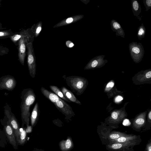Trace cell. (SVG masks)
<instances>
[{"mask_svg": "<svg viewBox=\"0 0 151 151\" xmlns=\"http://www.w3.org/2000/svg\"><path fill=\"white\" fill-rule=\"evenodd\" d=\"M9 51V50L7 47L4 46L0 48V56L7 54Z\"/></svg>", "mask_w": 151, "mask_h": 151, "instance_id": "27", "label": "cell"}, {"mask_svg": "<svg viewBox=\"0 0 151 151\" xmlns=\"http://www.w3.org/2000/svg\"><path fill=\"white\" fill-rule=\"evenodd\" d=\"M111 28L113 31L116 32V36H120L124 38L125 33L120 24L116 20L112 19L110 23Z\"/></svg>", "mask_w": 151, "mask_h": 151, "instance_id": "15", "label": "cell"}, {"mask_svg": "<svg viewBox=\"0 0 151 151\" xmlns=\"http://www.w3.org/2000/svg\"><path fill=\"white\" fill-rule=\"evenodd\" d=\"M146 151H151V142L150 140L148 142L146 146Z\"/></svg>", "mask_w": 151, "mask_h": 151, "instance_id": "30", "label": "cell"}, {"mask_svg": "<svg viewBox=\"0 0 151 151\" xmlns=\"http://www.w3.org/2000/svg\"><path fill=\"white\" fill-rule=\"evenodd\" d=\"M6 135L10 144L13 146L14 149H17V144L16 141L14 132L9 122H7V124L4 127Z\"/></svg>", "mask_w": 151, "mask_h": 151, "instance_id": "10", "label": "cell"}, {"mask_svg": "<svg viewBox=\"0 0 151 151\" xmlns=\"http://www.w3.org/2000/svg\"><path fill=\"white\" fill-rule=\"evenodd\" d=\"M14 34V32H13L11 29L7 30H0V39L10 38Z\"/></svg>", "mask_w": 151, "mask_h": 151, "instance_id": "22", "label": "cell"}, {"mask_svg": "<svg viewBox=\"0 0 151 151\" xmlns=\"http://www.w3.org/2000/svg\"><path fill=\"white\" fill-rule=\"evenodd\" d=\"M4 47L3 46L0 45V48L3 47Z\"/></svg>", "mask_w": 151, "mask_h": 151, "instance_id": "41", "label": "cell"}, {"mask_svg": "<svg viewBox=\"0 0 151 151\" xmlns=\"http://www.w3.org/2000/svg\"><path fill=\"white\" fill-rule=\"evenodd\" d=\"M1 1H2V0H0V7L1 6Z\"/></svg>", "mask_w": 151, "mask_h": 151, "instance_id": "42", "label": "cell"}, {"mask_svg": "<svg viewBox=\"0 0 151 151\" xmlns=\"http://www.w3.org/2000/svg\"><path fill=\"white\" fill-rule=\"evenodd\" d=\"M26 48L27 56V63L29 74L32 78H34L36 74V64L33 42L27 43Z\"/></svg>", "mask_w": 151, "mask_h": 151, "instance_id": "5", "label": "cell"}, {"mask_svg": "<svg viewBox=\"0 0 151 151\" xmlns=\"http://www.w3.org/2000/svg\"><path fill=\"white\" fill-rule=\"evenodd\" d=\"M56 108L65 116V119L67 121L71 120V118L74 117L75 114L72 107L65 101L59 98V100L53 104Z\"/></svg>", "mask_w": 151, "mask_h": 151, "instance_id": "6", "label": "cell"}, {"mask_svg": "<svg viewBox=\"0 0 151 151\" xmlns=\"http://www.w3.org/2000/svg\"><path fill=\"white\" fill-rule=\"evenodd\" d=\"M16 84L15 78L10 75L4 76L0 78V90L12 91L15 88Z\"/></svg>", "mask_w": 151, "mask_h": 151, "instance_id": "8", "label": "cell"}, {"mask_svg": "<svg viewBox=\"0 0 151 151\" xmlns=\"http://www.w3.org/2000/svg\"><path fill=\"white\" fill-rule=\"evenodd\" d=\"M65 81L67 85L77 95H81L86 87V81L81 77L71 76L66 77Z\"/></svg>", "mask_w": 151, "mask_h": 151, "instance_id": "2", "label": "cell"}, {"mask_svg": "<svg viewBox=\"0 0 151 151\" xmlns=\"http://www.w3.org/2000/svg\"><path fill=\"white\" fill-rule=\"evenodd\" d=\"M146 32V29L143 23L138 28L137 36L139 40H141L144 38Z\"/></svg>", "mask_w": 151, "mask_h": 151, "instance_id": "24", "label": "cell"}, {"mask_svg": "<svg viewBox=\"0 0 151 151\" xmlns=\"http://www.w3.org/2000/svg\"><path fill=\"white\" fill-rule=\"evenodd\" d=\"M123 124L125 126H128L130 124V122L128 119H125L123 122Z\"/></svg>", "mask_w": 151, "mask_h": 151, "instance_id": "32", "label": "cell"}, {"mask_svg": "<svg viewBox=\"0 0 151 151\" xmlns=\"http://www.w3.org/2000/svg\"><path fill=\"white\" fill-rule=\"evenodd\" d=\"M4 108L5 115L7 118L8 121L14 132L18 144L20 132L19 124L14 114L12 112L11 107L8 104H6L4 106Z\"/></svg>", "mask_w": 151, "mask_h": 151, "instance_id": "3", "label": "cell"}, {"mask_svg": "<svg viewBox=\"0 0 151 151\" xmlns=\"http://www.w3.org/2000/svg\"><path fill=\"white\" fill-rule=\"evenodd\" d=\"M118 114L116 112H113L111 114V117L114 120H116L118 118Z\"/></svg>", "mask_w": 151, "mask_h": 151, "instance_id": "31", "label": "cell"}, {"mask_svg": "<svg viewBox=\"0 0 151 151\" xmlns=\"http://www.w3.org/2000/svg\"><path fill=\"white\" fill-rule=\"evenodd\" d=\"M114 82L112 81H111L107 84L106 86V87L107 88L110 87L112 88L114 86Z\"/></svg>", "mask_w": 151, "mask_h": 151, "instance_id": "35", "label": "cell"}, {"mask_svg": "<svg viewBox=\"0 0 151 151\" xmlns=\"http://www.w3.org/2000/svg\"><path fill=\"white\" fill-rule=\"evenodd\" d=\"M83 17V15H78L72 16L63 20L54 25L53 27H58L67 25L81 20Z\"/></svg>", "mask_w": 151, "mask_h": 151, "instance_id": "12", "label": "cell"}, {"mask_svg": "<svg viewBox=\"0 0 151 151\" xmlns=\"http://www.w3.org/2000/svg\"><path fill=\"white\" fill-rule=\"evenodd\" d=\"M59 145L61 151H70L74 147L72 139L70 137H68L65 140L60 141Z\"/></svg>", "mask_w": 151, "mask_h": 151, "instance_id": "13", "label": "cell"}, {"mask_svg": "<svg viewBox=\"0 0 151 151\" xmlns=\"http://www.w3.org/2000/svg\"><path fill=\"white\" fill-rule=\"evenodd\" d=\"M42 22L40 21L37 24H34L30 28L35 37L36 38L40 35L42 29Z\"/></svg>", "mask_w": 151, "mask_h": 151, "instance_id": "20", "label": "cell"}, {"mask_svg": "<svg viewBox=\"0 0 151 151\" xmlns=\"http://www.w3.org/2000/svg\"><path fill=\"white\" fill-rule=\"evenodd\" d=\"M40 91L43 95L53 104L59 100V97L58 96L43 87L41 88Z\"/></svg>", "mask_w": 151, "mask_h": 151, "instance_id": "18", "label": "cell"}, {"mask_svg": "<svg viewBox=\"0 0 151 151\" xmlns=\"http://www.w3.org/2000/svg\"><path fill=\"white\" fill-rule=\"evenodd\" d=\"M27 132L24 129L20 132L19 141L18 145H23L25 143L27 139Z\"/></svg>", "mask_w": 151, "mask_h": 151, "instance_id": "25", "label": "cell"}, {"mask_svg": "<svg viewBox=\"0 0 151 151\" xmlns=\"http://www.w3.org/2000/svg\"><path fill=\"white\" fill-rule=\"evenodd\" d=\"M66 46L69 48L72 47L74 46V44L70 40H67L66 42Z\"/></svg>", "mask_w": 151, "mask_h": 151, "instance_id": "29", "label": "cell"}, {"mask_svg": "<svg viewBox=\"0 0 151 151\" xmlns=\"http://www.w3.org/2000/svg\"><path fill=\"white\" fill-rule=\"evenodd\" d=\"M94 59L92 60V61L90 63H91V65L92 68H95L97 65L98 62L97 60L95 58Z\"/></svg>", "mask_w": 151, "mask_h": 151, "instance_id": "28", "label": "cell"}, {"mask_svg": "<svg viewBox=\"0 0 151 151\" xmlns=\"http://www.w3.org/2000/svg\"><path fill=\"white\" fill-rule=\"evenodd\" d=\"M35 36L33 34L21 38L18 42L17 49L18 50V60L23 65H24L25 59L26 56V45L27 43L33 42Z\"/></svg>", "mask_w": 151, "mask_h": 151, "instance_id": "4", "label": "cell"}, {"mask_svg": "<svg viewBox=\"0 0 151 151\" xmlns=\"http://www.w3.org/2000/svg\"><path fill=\"white\" fill-rule=\"evenodd\" d=\"M148 116L149 119L151 120V111H150L149 114Z\"/></svg>", "mask_w": 151, "mask_h": 151, "instance_id": "40", "label": "cell"}, {"mask_svg": "<svg viewBox=\"0 0 151 151\" xmlns=\"http://www.w3.org/2000/svg\"><path fill=\"white\" fill-rule=\"evenodd\" d=\"M32 151H45L44 150L41 149H35L33 150Z\"/></svg>", "mask_w": 151, "mask_h": 151, "instance_id": "37", "label": "cell"}, {"mask_svg": "<svg viewBox=\"0 0 151 151\" xmlns=\"http://www.w3.org/2000/svg\"><path fill=\"white\" fill-rule=\"evenodd\" d=\"M49 87L50 89L54 92L55 94L58 96L61 99L65 101L70 102L71 101L66 99L63 93L59 88L57 86H50Z\"/></svg>", "mask_w": 151, "mask_h": 151, "instance_id": "21", "label": "cell"}, {"mask_svg": "<svg viewBox=\"0 0 151 151\" xmlns=\"http://www.w3.org/2000/svg\"><path fill=\"white\" fill-rule=\"evenodd\" d=\"M123 99V98L121 96H117L115 99V101L116 102H118Z\"/></svg>", "mask_w": 151, "mask_h": 151, "instance_id": "33", "label": "cell"}, {"mask_svg": "<svg viewBox=\"0 0 151 151\" xmlns=\"http://www.w3.org/2000/svg\"><path fill=\"white\" fill-rule=\"evenodd\" d=\"M146 77L147 78H150L151 77V71H150L147 73L146 74Z\"/></svg>", "mask_w": 151, "mask_h": 151, "instance_id": "36", "label": "cell"}, {"mask_svg": "<svg viewBox=\"0 0 151 151\" xmlns=\"http://www.w3.org/2000/svg\"><path fill=\"white\" fill-rule=\"evenodd\" d=\"M20 105L22 127L25 124L29 125L31 106L35 102L36 96L33 90L31 88L23 89L21 94Z\"/></svg>", "mask_w": 151, "mask_h": 151, "instance_id": "1", "label": "cell"}, {"mask_svg": "<svg viewBox=\"0 0 151 151\" xmlns=\"http://www.w3.org/2000/svg\"><path fill=\"white\" fill-rule=\"evenodd\" d=\"M130 55L134 61H139L142 59L144 54V50L141 43L132 42L129 45Z\"/></svg>", "mask_w": 151, "mask_h": 151, "instance_id": "7", "label": "cell"}, {"mask_svg": "<svg viewBox=\"0 0 151 151\" xmlns=\"http://www.w3.org/2000/svg\"><path fill=\"white\" fill-rule=\"evenodd\" d=\"M32 34H33L30 28L26 29H23L19 32H14V34L10 37L9 38L13 43L15 45L17 46L18 42L21 38Z\"/></svg>", "mask_w": 151, "mask_h": 151, "instance_id": "11", "label": "cell"}, {"mask_svg": "<svg viewBox=\"0 0 151 151\" xmlns=\"http://www.w3.org/2000/svg\"><path fill=\"white\" fill-rule=\"evenodd\" d=\"M127 134L121 132L113 131L109 134L108 138L109 140L115 139L122 136H126Z\"/></svg>", "mask_w": 151, "mask_h": 151, "instance_id": "23", "label": "cell"}, {"mask_svg": "<svg viewBox=\"0 0 151 151\" xmlns=\"http://www.w3.org/2000/svg\"><path fill=\"white\" fill-rule=\"evenodd\" d=\"M137 136L135 135L131 134L122 136L116 139L109 140L110 144L120 143L127 142L137 139Z\"/></svg>", "mask_w": 151, "mask_h": 151, "instance_id": "17", "label": "cell"}, {"mask_svg": "<svg viewBox=\"0 0 151 151\" xmlns=\"http://www.w3.org/2000/svg\"><path fill=\"white\" fill-rule=\"evenodd\" d=\"M32 127L31 126L29 125L27 127V128L25 130L27 132H31L32 129Z\"/></svg>", "mask_w": 151, "mask_h": 151, "instance_id": "34", "label": "cell"}, {"mask_svg": "<svg viewBox=\"0 0 151 151\" xmlns=\"http://www.w3.org/2000/svg\"><path fill=\"white\" fill-rule=\"evenodd\" d=\"M131 5L134 15L138 17L141 12L142 9L140 4L137 0H131Z\"/></svg>", "mask_w": 151, "mask_h": 151, "instance_id": "19", "label": "cell"}, {"mask_svg": "<svg viewBox=\"0 0 151 151\" xmlns=\"http://www.w3.org/2000/svg\"><path fill=\"white\" fill-rule=\"evenodd\" d=\"M143 2L146 11H147L151 8V0H143Z\"/></svg>", "mask_w": 151, "mask_h": 151, "instance_id": "26", "label": "cell"}, {"mask_svg": "<svg viewBox=\"0 0 151 151\" xmlns=\"http://www.w3.org/2000/svg\"><path fill=\"white\" fill-rule=\"evenodd\" d=\"M137 142L136 139L125 142L109 144L106 145V147L109 150L116 151L135 145L137 144Z\"/></svg>", "mask_w": 151, "mask_h": 151, "instance_id": "9", "label": "cell"}, {"mask_svg": "<svg viewBox=\"0 0 151 151\" xmlns=\"http://www.w3.org/2000/svg\"><path fill=\"white\" fill-rule=\"evenodd\" d=\"M61 90L65 97L69 101L79 105L81 104L73 93L65 87H62Z\"/></svg>", "mask_w": 151, "mask_h": 151, "instance_id": "16", "label": "cell"}, {"mask_svg": "<svg viewBox=\"0 0 151 151\" xmlns=\"http://www.w3.org/2000/svg\"><path fill=\"white\" fill-rule=\"evenodd\" d=\"M6 28L3 27L2 26V24L0 22V30L5 29Z\"/></svg>", "mask_w": 151, "mask_h": 151, "instance_id": "38", "label": "cell"}, {"mask_svg": "<svg viewBox=\"0 0 151 151\" xmlns=\"http://www.w3.org/2000/svg\"><path fill=\"white\" fill-rule=\"evenodd\" d=\"M81 1L86 4H87L90 1L89 0H81Z\"/></svg>", "mask_w": 151, "mask_h": 151, "instance_id": "39", "label": "cell"}, {"mask_svg": "<svg viewBox=\"0 0 151 151\" xmlns=\"http://www.w3.org/2000/svg\"><path fill=\"white\" fill-rule=\"evenodd\" d=\"M40 114L39 105L37 102L35 105L32 111L30 117L31 126L34 127L37 124Z\"/></svg>", "mask_w": 151, "mask_h": 151, "instance_id": "14", "label": "cell"}]
</instances>
